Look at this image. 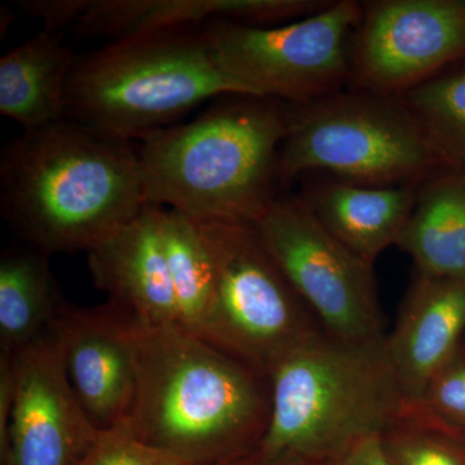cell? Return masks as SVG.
<instances>
[{"mask_svg": "<svg viewBox=\"0 0 465 465\" xmlns=\"http://www.w3.org/2000/svg\"><path fill=\"white\" fill-rule=\"evenodd\" d=\"M137 391L127 423L137 439L193 465L250 454L271 414L268 376L179 324L131 317Z\"/></svg>", "mask_w": 465, "mask_h": 465, "instance_id": "6da1fadb", "label": "cell"}, {"mask_svg": "<svg viewBox=\"0 0 465 465\" xmlns=\"http://www.w3.org/2000/svg\"><path fill=\"white\" fill-rule=\"evenodd\" d=\"M140 152L75 124L23 131L0 158V208L45 255L91 249L148 204Z\"/></svg>", "mask_w": 465, "mask_h": 465, "instance_id": "7a4b0ae2", "label": "cell"}, {"mask_svg": "<svg viewBox=\"0 0 465 465\" xmlns=\"http://www.w3.org/2000/svg\"><path fill=\"white\" fill-rule=\"evenodd\" d=\"M289 122L290 104L226 94L194 121L146 137L140 161L149 203L197 222H255L280 195Z\"/></svg>", "mask_w": 465, "mask_h": 465, "instance_id": "3957f363", "label": "cell"}, {"mask_svg": "<svg viewBox=\"0 0 465 465\" xmlns=\"http://www.w3.org/2000/svg\"><path fill=\"white\" fill-rule=\"evenodd\" d=\"M268 378L271 414L252 451L266 463L338 465L361 440L381 436L409 403L385 341L351 344L322 333Z\"/></svg>", "mask_w": 465, "mask_h": 465, "instance_id": "277c9868", "label": "cell"}, {"mask_svg": "<svg viewBox=\"0 0 465 465\" xmlns=\"http://www.w3.org/2000/svg\"><path fill=\"white\" fill-rule=\"evenodd\" d=\"M226 94H250L222 69L203 27L161 30L76 57L65 119L121 142H143Z\"/></svg>", "mask_w": 465, "mask_h": 465, "instance_id": "5b68a950", "label": "cell"}, {"mask_svg": "<svg viewBox=\"0 0 465 465\" xmlns=\"http://www.w3.org/2000/svg\"><path fill=\"white\" fill-rule=\"evenodd\" d=\"M449 167L399 97L345 88L290 105L281 185L311 173L371 186L421 183Z\"/></svg>", "mask_w": 465, "mask_h": 465, "instance_id": "8992f818", "label": "cell"}, {"mask_svg": "<svg viewBox=\"0 0 465 465\" xmlns=\"http://www.w3.org/2000/svg\"><path fill=\"white\" fill-rule=\"evenodd\" d=\"M195 223L216 275L204 341L269 376L284 357L326 333L251 223Z\"/></svg>", "mask_w": 465, "mask_h": 465, "instance_id": "52a82bcc", "label": "cell"}, {"mask_svg": "<svg viewBox=\"0 0 465 465\" xmlns=\"http://www.w3.org/2000/svg\"><path fill=\"white\" fill-rule=\"evenodd\" d=\"M362 3L338 0L313 16L278 26L204 24L217 61L252 96L302 105L348 87Z\"/></svg>", "mask_w": 465, "mask_h": 465, "instance_id": "ba28073f", "label": "cell"}, {"mask_svg": "<svg viewBox=\"0 0 465 465\" xmlns=\"http://www.w3.org/2000/svg\"><path fill=\"white\" fill-rule=\"evenodd\" d=\"M251 224L327 335L351 344L387 339L372 265L333 238L299 195H278Z\"/></svg>", "mask_w": 465, "mask_h": 465, "instance_id": "9c48e42d", "label": "cell"}, {"mask_svg": "<svg viewBox=\"0 0 465 465\" xmlns=\"http://www.w3.org/2000/svg\"><path fill=\"white\" fill-rule=\"evenodd\" d=\"M464 61L465 0L363 2L347 88L397 97Z\"/></svg>", "mask_w": 465, "mask_h": 465, "instance_id": "30bf717a", "label": "cell"}, {"mask_svg": "<svg viewBox=\"0 0 465 465\" xmlns=\"http://www.w3.org/2000/svg\"><path fill=\"white\" fill-rule=\"evenodd\" d=\"M16 393L2 465H74L99 437L76 401L52 326L14 353Z\"/></svg>", "mask_w": 465, "mask_h": 465, "instance_id": "8fae6325", "label": "cell"}, {"mask_svg": "<svg viewBox=\"0 0 465 465\" xmlns=\"http://www.w3.org/2000/svg\"><path fill=\"white\" fill-rule=\"evenodd\" d=\"M73 393L100 432L127 420L137 391L131 316L112 302L76 307L65 299L51 324Z\"/></svg>", "mask_w": 465, "mask_h": 465, "instance_id": "7c38bea8", "label": "cell"}, {"mask_svg": "<svg viewBox=\"0 0 465 465\" xmlns=\"http://www.w3.org/2000/svg\"><path fill=\"white\" fill-rule=\"evenodd\" d=\"M163 208L148 203L87 251L96 289L139 322L179 324L162 240Z\"/></svg>", "mask_w": 465, "mask_h": 465, "instance_id": "4fadbf2b", "label": "cell"}, {"mask_svg": "<svg viewBox=\"0 0 465 465\" xmlns=\"http://www.w3.org/2000/svg\"><path fill=\"white\" fill-rule=\"evenodd\" d=\"M465 341V278L415 272L396 326L385 339L407 402L418 403L434 375Z\"/></svg>", "mask_w": 465, "mask_h": 465, "instance_id": "5bb4252c", "label": "cell"}, {"mask_svg": "<svg viewBox=\"0 0 465 465\" xmlns=\"http://www.w3.org/2000/svg\"><path fill=\"white\" fill-rule=\"evenodd\" d=\"M307 176L299 197L333 238L371 265L399 242L420 186H371L322 173Z\"/></svg>", "mask_w": 465, "mask_h": 465, "instance_id": "9a60e30c", "label": "cell"}, {"mask_svg": "<svg viewBox=\"0 0 465 465\" xmlns=\"http://www.w3.org/2000/svg\"><path fill=\"white\" fill-rule=\"evenodd\" d=\"M76 57L61 34L43 29L0 58V113L38 130L65 119L66 90Z\"/></svg>", "mask_w": 465, "mask_h": 465, "instance_id": "2e32d148", "label": "cell"}, {"mask_svg": "<svg viewBox=\"0 0 465 465\" xmlns=\"http://www.w3.org/2000/svg\"><path fill=\"white\" fill-rule=\"evenodd\" d=\"M396 246L418 273L465 278V168H442L420 183Z\"/></svg>", "mask_w": 465, "mask_h": 465, "instance_id": "e0dca14e", "label": "cell"}, {"mask_svg": "<svg viewBox=\"0 0 465 465\" xmlns=\"http://www.w3.org/2000/svg\"><path fill=\"white\" fill-rule=\"evenodd\" d=\"M51 256L27 244L9 246L0 256V351L16 353L50 329L63 296Z\"/></svg>", "mask_w": 465, "mask_h": 465, "instance_id": "ac0fdd59", "label": "cell"}, {"mask_svg": "<svg viewBox=\"0 0 465 465\" xmlns=\"http://www.w3.org/2000/svg\"><path fill=\"white\" fill-rule=\"evenodd\" d=\"M237 0H88L75 30L110 42L137 34L200 27L213 20L234 23Z\"/></svg>", "mask_w": 465, "mask_h": 465, "instance_id": "d6986e66", "label": "cell"}, {"mask_svg": "<svg viewBox=\"0 0 465 465\" xmlns=\"http://www.w3.org/2000/svg\"><path fill=\"white\" fill-rule=\"evenodd\" d=\"M162 240L179 311V326L204 341L216 286L210 249L195 220L173 208L163 210Z\"/></svg>", "mask_w": 465, "mask_h": 465, "instance_id": "ffe728a7", "label": "cell"}, {"mask_svg": "<svg viewBox=\"0 0 465 465\" xmlns=\"http://www.w3.org/2000/svg\"><path fill=\"white\" fill-rule=\"evenodd\" d=\"M397 97L440 159L449 167L465 168V61Z\"/></svg>", "mask_w": 465, "mask_h": 465, "instance_id": "44dd1931", "label": "cell"}, {"mask_svg": "<svg viewBox=\"0 0 465 465\" xmlns=\"http://www.w3.org/2000/svg\"><path fill=\"white\" fill-rule=\"evenodd\" d=\"M381 437L393 465H465V432L423 403H407Z\"/></svg>", "mask_w": 465, "mask_h": 465, "instance_id": "7402d4cb", "label": "cell"}, {"mask_svg": "<svg viewBox=\"0 0 465 465\" xmlns=\"http://www.w3.org/2000/svg\"><path fill=\"white\" fill-rule=\"evenodd\" d=\"M74 465H193L173 452L134 436L127 420L100 432L94 445Z\"/></svg>", "mask_w": 465, "mask_h": 465, "instance_id": "603a6c76", "label": "cell"}, {"mask_svg": "<svg viewBox=\"0 0 465 465\" xmlns=\"http://www.w3.org/2000/svg\"><path fill=\"white\" fill-rule=\"evenodd\" d=\"M420 403L446 423L465 432V341L434 375Z\"/></svg>", "mask_w": 465, "mask_h": 465, "instance_id": "cb8c5ba5", "label": "cell"}, {"mask_svg": "<svg viewBox=\"0 0 465 465\" xmlns=\"http://www.w3.org/2000/svg\"><path fill=\"white\" fill-rule=\"evenodd\" d=\"M88 0H25L17 7L29 16L41 18L45 30L61 34L67 26H74L84 15Z\"/></svg>", "mask_w": 465, "mask_h": 465, "instance_id": "d4e9b609", "label": "cell"}, {"mask_svg": "<svg viewBox=\"0 0 465 465\" xmlns=\"http://www.w3.org/2000/svg\"><path fill=\"white\" fill-rule=\"evenodd\" d=\"M338 465H393L385 452L381 436H372L361 440Z\"/></svg>", "mask_w": 465, "mask_h": 465, "instance_id": "484cf974", "label": "cell"}, {"mask_svg": "<svg viewBox=\"0 0 465 465\" xmlns=\"http://www.w3.org/2000/svg\"><path fill=\"white\" fill-rule=\"evenodd\" d=\"M217 465H283V464H273L266 463V461L260 460L258 457L253 455V452L244 455V457L235 459V460L226 461V463Z\"/></svg>", "mask_w": 465, "mask_h": 465, "instance_id": "4316f807", "label": "cell"}]
</instances>
